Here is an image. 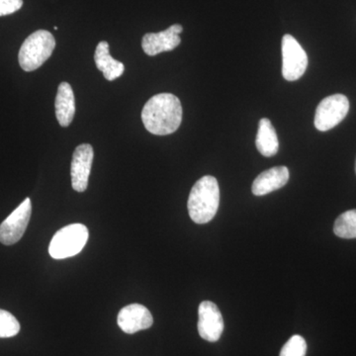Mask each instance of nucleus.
Wrapping results in <instances>:
<instances>
[{
	"label": "nucleus",
	"mask_w": 356,
	"mask_h": 356,
	"mask_svg": "<svg viewBox=\"0 0 356 356\" xmlns=\"http://www.w3.org/2000/svg\"><path fill=\"white\" fill-rule=\"evenodd\" d=\"M55 107L58 124L62 127L70 126L76 114V99L70 83H62L58 86Z\"/></svg>",
	"instance_id": "nucleus-13"
},
{
	"label": "nucleus",
	"mask_w": 356,
	"mask_h": 356,
	"mask_svg": "<svg viewBox=\"0 0 356 356\" xmlns=\"http://www.w3.org/2000/svg\"><path fill=\"white\" fill-rule=\"evenodd\" d=\"M93 158H95V152L91 145L83 144L76 147L72 156V168H70L74 191L83 192L88 189Z\"/></svg>",
	"instance_id": "nucleus-9"
},
{
	"label": "nucleus",
	"mask_w": 356,
	"mask_h": 356,
	"mask_svg": "<svg viewBox=\"0 0 356 356\" xmlns=\"http://www.w3.org/2000/svg\"><path fill=\"white\" fill-rule=\"evenodd\" d=\"M198 332L200 337L210 343H216L224 331V320L216 304L203 301L198 309Z\"/></svg>",
	"instance_id": "nucleus-8"
},
{
	"label": "nucleus",
	"mask_w": 356,
	"mask_h": 356,
	"mask_svg": "<svg viewBox=\"0 0 356 356\" xmlns=\"http://www.w3.org/2000/svg\"><path fill=\"white\" fill-rule=\"evenodd\" d=\"M334 234L339 238H356V210L346 211L334 222Z\"/></svg>",
	"instance_id": "nucleus-16"
},
{
	"label": "nucleus",
	"mask_w": 356,
	"mask_h": 356,
	"mask_svg": "<svg viewBox=\"0 0 356 356\" xmlns=\"http://www.w3.org/2000/svg\"><path fill=\"white\" fill-rule=\"evenodd\" d=\"M55 48V37L51 32L38 30L32 33L20 48L18 60L21 69L25 72L39 69L51 57Z\"/></svg>",
	"instance_id": "nucleus-3"
},
{
	"label": "nucleus",
	"mask_w": 356,
	"mask_h": 356,
	"mask_svg": "<svg viewBox=\"0 0 356 356\" xmlns=\"http://www.w3.org/2000/svg\"><path fill=\"white\" fill-rule=\"evenodd\" d=\"M117 323L124 332L129 334L149 329L154 318L151 312L140 304H131L119 312Z\"/></svg>",
	"instance_id": "nucleus-11"
},
{
	"label": "nucleus",
	"mask_w": 356,
	"mask_h": 356,
	"mask_svg": "<svg viewBox=\"0 0 356 356\" xmlns=\"http://www.w3.org/2000/svg\"><path fill=\"white\" fill-rule=\"evenodd\" d=\"M179 98L172 93H159L147 100L142 110V121L147 132L156 136L175 133L182 122Z\"/></svg>",
	"instance_id": "nucleus-1"
},
{
	"label": "nucleus",
	"mask_w": 356,
	"mask_h": 356,
	"mask_svg": "<svg viewBox=\"0 0 356 356\" xmlns=\"http://www.w3.org/2000/svg\"><path fill=\"white\" fill-rule=\"evenodd\" d=\"M23 6V0H0V16L10 15Z\"/></svg>",
	"instance_id": "nucleus-19"
},
{
	"label": "nucleus",
	"mask_w": 356,
	"mask_h": 356,
	"mask_svg": "<svg viewBox=\"0 0 356 356\" xmlns=\"http://www.w3.org/2000/svg\"><path fill=\"white\" fill-rule=\"evenodd\" d=\"M289 180V170L286 166H275L261 172L255 178L252 191L255 196H264L278 191L287 184Z\"/></svg>",
	"instance_id": "nucleus-12"
},
{
	"label": "nucleus",
	"mask_w": 356,
	"mask_h": 356,
	"mask_svg": "<svg viewBox=\"0 0 356 356\" xmlns=\"http://www.w3.org/2000/svg\"><path fill=\"white\" fill-rule=\"evenodd\" d=\"M220 205V188L214 177L206 175L196 182L189 194L187 208L196 224H207L216 216Z\"/></svg>",
	"instance_id": "nucleus-2"
},
{
	"label": "nucleus",
	"mask_w": 356,
	"mask_h": 356,
	"mask_svg": "<svg viewBox=\"0 0 356 356\" xmlns=\"http://www.w3.org/2000/svg\"><path fill=\"white\" fill-rule=\"evenodd\" d=\"M184 31L180 24H175L168 27L165 31L159 33H147L143 37V50L147 56L159 55L163 51H170L181 43L179 34Z\"/></svg>",
	"instance_id": "nucleus-10"
},
{
	"label": "nucleus",
	"mask_w": 356,
	"mask_h": 356,
	"mask_svg": "<svg viewBox=\"0 0 356 356\" xmlns=\"http://www.w3.org/2000/svg\"><path fill=\"white\" fill-rule=\"evenodd\" d=\"M282 76L288 81L301 79L308 67V56L291 35L282 38Z\"/></svg>",
	"instance_id": "nucleus-6"
},
{
	"label": "nucleus",
	"mask_w": 356,
	"mask_h": 356,
	"mask_svg": "<svg viewBox=\"0 0 356 356\" xmlns=\"http://www.w3.org/2000/svg\"><path fill=\"white\" fill-rule=\"evenodd\" d=\"M307 343L304 337L293 336L289 341L283 346L280 351V356H306Z\"/></svg>",
	"instance_id": "nucleus-18"
},
{
	"label": "nucleus",
	"mask_w": 356,
	"mask_h": 356,
	"mask_svg": "<svg viewBox=\"0 0 356 356\" xmlns=\"http://www.w3.org/2000/svg\"><path fill=\"white\" fill-rule=\"evenodd\" d=\"M88 229L83 224H72L58 229L49 247V254L55 259L74 257L83 250L88 241Z\"/></svg>",
	"instance_id": "nucleus-4"
},
{
	"label": "nucleus",
	"mask_w": 356,
	"mask_h": 356,
	"mask_svg": "<svg viewBox=\"0 0 356 356\" xmlns=\"http://www.w3.org/2000/svg\"><path fill=\"white\" fill-rule=\"evenodd\" d=\"M31 199L26 198L0 225V243L13 245L19 242L24 235L31 218Z\"/></svg>",
	"instance_id": "nucleus-7"
},
{
	"label": "nucleus",
	"mask_w": 356,
	"mask_h": 356,
	"mask_svg": "<svg viewBox=\"0 0 356 356\" xmlns=\"http://www.w3.org/2000/svg\"><path fill=\"white\" fill-rule=\"evenodd\" d=\"M20 332V324L17 318L9 312L0 309V337H15Z\"/></svg>",
	"instance_id": "nucleus-17"
},
{
	"label": "nucleus",
	"mask_w": 356,
	"mask_h": 356,
	"mask_svg": "<svg viewBox=\"0 0 356 356\" xmlns=\"http://www.w3.org/2000/svg\"><path fill=\"white\" fill-rule=\"evenodd\" d=\"M350 111V102L343 95L327 96L318 105L315 115V127L327 132L336 127Z\"/></svg>",
	"instance_id": "nucleus-5"
},
{
	"label": "nucleus",
	"mask_w": 356,
	"mask_h": 356,
	"mask_svg": "<svg viewBox=\"0 0 356 356\" xmlns=\"http://www.w3.org/2000/svg\"><path fill=\"white\" fill-rule=\"evenodd\" d=\"M355 172H356V161H355Z\"/></svg>",
	"instance_id": "nucleus-20"
},
{
	"label": "nucleus",
	"mask_w": 356,
	"mask_h": 356,
	"mask_svg": "<svg viewBox=\"0 0 356 356\" xmlns=\"http://www.w3.org/2000/svg\"><path fill=\"white\" fill-rule=\"evenodd\" d=\"M95 60L97 69L102 72L103 76L109 81L119 79L125 72L123 63L115 60L109 53V44L102 41L96 47Z\"/></svg>",
	"instance_id": "nucleus-14"
},
{
	"label": "nucleus",
	"mask_w": 356,
	"mask_h": 356,
	"mask_svg": "<svg viewBox=\"0 0 356 356\" xmlns=\"http://www.w3.org/2000/svg\"><path fill=\"white\" fill-rule=\"evenodd\" d=\"M255 145L259 153L266 158L275 156L280 149L277 134L269 119L262 118L259 123Z\"/></svg>",
	"instance_id": "nucleus-15"
}]
</instances>
